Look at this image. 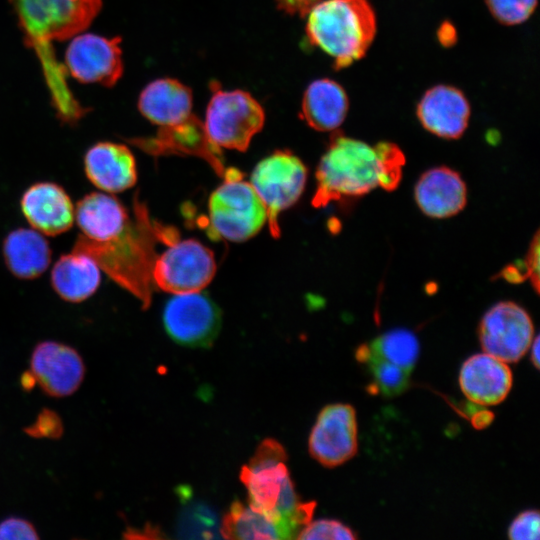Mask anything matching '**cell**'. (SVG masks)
<instances>
[{
	"label": "cell",
	"mask_w": 540,
	"mask_h": 540,
	"mask_svg": "<svg viewBox=\"0 0 540 540\" xmlns=\"http://www.w3.org/2000/svg\"><path fill=\"white\" fill-rule=\"evenodd\" d=\"M26 432L36 438L56 439L61 437L63 425L58 414L44 409L38 414L33 424L26 429Z\"/></svg>",
	"instance_id": "cell-33"
},
{
	"label": "cell",
	"mask_w": 540,
	"mask_h": 540,
	"mask_svg": "<svg viewBox=\"0 0 540 540\" xmlns=\"http://www.w3.org/2000/svg\"><path fill=\"white\" fill-rule=\"evenodd\" d=\"M128 142L152 156L184 154L200 157L221 177L226 171L221 148L210 141L204 123L194 114L181 123L159 127L154 137L132 138Z\"/></svg>",
	"instance_id": "cell-14"
},
{
	"label": "cell",
	"mask_w": 540,
	"mask_h": 540,
	"mask_svg": "<svg viewBox=\"0 0 540 540\" xmlns=\"http://www.w3.org/2000/svg\"><path fill=\"white\" fill-rule=\"evenodd\" d=\"M540 515L538 510H526L518 514L508 528L511 540H538Z\"/></svg>",
	"instance_id": "cell-32"
},
{
	"label": "cell",
	"mask_w": 540,
	"mask_h": 540,
	"mask_svg": "<svg viewBox=\"0 0 540 540\" xmlns=\"http://www.w3.org/2000/svg\"><path fill=\"white\" fill-rule=\"evenodd\" d=\"M307 15L309 43L327 53L335 69L361 59L376 34V16L368 0H321Z\"/></svg>",
	"instance_id": "cell-5"
},
{
	"label": "cell",
	"mask_w": 540,
	"mask_h": 540,
	"mask_svg": "<svg viewBox=\"0 0 540 540\" xmlns=\"http://www.w3.org/2000/svg\"><path fill=\"white\" fill-rule=\"evenodd\" d=\"M470 111L469 102L462 91L441 84L424 93L416 114L428 132L445 139H458L468 126Z\"/></svg>",
	"instance_id": "cell-17"
},
{
	"label": "cell",
	"mask_w": 540,
	"mask_h": 540,
	"mask_svg": "<svg viewBox=\"0 0 540 540\" xmlns=\"http://www.w3.org/2000/svg\"><path fill=\"white\" fill-rule=\"evenodd\" d=\"M302 540H354L357 534L342 522L334 519H319L308 522L298 533Z\"/></svg>",
	"instance_id": "cell-31"
},
{
	"label": "cell",
	"mask_w": 540,
	"mask_h": 540,
	"mask_svg": "<svg viewBox=\"0 0 540 540\" xmlns=\"http://www.w3.org/2000/svg\"><path fill=\"white\" fill-rule=\"evenodd\" d=\"M178 532L182 537L219 538L220 527L213 511L198 503L185 507Z\"/></svg>",
	"instance_id": "cell-29"
},
{
	"label": "cell",
	"mask_w": 540,
	"mask_h": 540,
	"mask_svg": "<svg viewBox=\"0 0 540 540\" xmlns=\"http://www.w3.org/2000/svg\"><path fill=\"white\" fill-rule=\"evenodd\" d=\"M0 539L35 540L39 539L37 530L31 522L19 517H8L0 522Z\"/></svg>",
	"instance_id": "cell-34"
},
{
	"label": "cell",
	"mask_w": 540,
	"mask_h": 540,
	"mask_svg": "<svg viewBox=\"0 0 540 540\" xmlns=\"http://www.w3.org/2000/svg\"><path fill=\"white\" fill-rule=\"evenodd\" d=\"M306 180L307 168L290 151H275L255 166L250 183L266 207L270 233L274 238L280 236L279 214L297 202Z\"/></svg>",
	"instance_id": "cell-8"
},
{
	"label": "cell",
	"mask_w": 540,
	"mask_h": 540,
	"mask_svg": "<svg viewBox=\"0 0 540 540\" xmlns=\"http://www.w3.org/2000/svg\"><path fill=\"white\" fill-rule=\"evenodd\" d=\"M366 345L374 356L409 372H412L420 351L416 335L404 328L387 331Z\"/></svg>",
	"instance_id": "cell-27"
},
{
	"label": "cell",
	"mask_w": 540,
	"mask_h": 540,
	"mask_svg": "<svg viewBox=\"0 0 540 540\" xmlns=\"http://www.w3.org/2000/svg\"><path fill=\"white\" fill-rule=\"evenodd\" d=\"M165 331L176 343L188 347L212 346L221 327V311L205 293L175 294L163 310Z\"/></svg>",
	"instance_id": "cell-11"
},
{
	"label": "cell",
	"mask_w": 540,
	"mask_h": 540,
	"mask_svg": "<svg viewBox=\"0 0 540 540\" xmlns=\"http://www.w3.org/2000/svg\"><path fill=\"white\" fill-rule=\"evenodd\" d=\"M287 453L278 441L264 439L240 471L248 505L273 521L283 539L296 538L311 521L316 502H302L285 464Z\"/></svg>",
	"instance_id": "cell-4"
},
{
	"label": "cell",
	"mask_w": 540,
	"mask_h": 540,
	"mask_svg": "<svg viewBox=\"0 0 540 540\" xmlns=\"http://www.w3.org/2000/svg\"><path fill=\"white\" fill-rule=\"evenodd\" d=\"M405 156L391 142L372 146L340 132L334 133L316 169V208L332 201L363 196L375 188L395 189L402 176Z\"/></svg>",
	"instance_id": "cell-1"
},
{
	"label": "cell",
	"mask_w": 540,
	"mask_h": 540,
	"mask_svg": "<svg viewBox=\"0 0 540 540\" xmlns=\"http://www.w3.org/2000/svg\"><path fill=\"white\" fill-rule=\"evenodd\" d=\"M531 347V361L536 369H539V362H540V346H539V336H536L533 338V341L530 345Z\"/></svg>",
	"instance_id": "cell-37"
},
{
	"label": "cell",
	"mask_w": 540,
	"mask_h": 540,
	"mask_svg": "<svg viewBox=\"0 0 540 540\" xmlns=\"http://www.w3.org/2000/svg\"><path fill=\"white\" fill-rule=\"evenodd\" d=\"M213 252L195 239L175 240L157 256L152 280L159 289L173 294L202 291L213 279Z\"/></svg>",
	"instance_id": "cell-9"
},
{
	"label": "cell",
	"mask_w": 540,
	"mask_h": 540,
	"mask_svg": "<svg viewBox=\"0 0 540 540\" xmlns=\"http://www.w3.org/2000/svg\"><path fill=\"white\" fill-rule=\"evenodd\" d=\"M101 272L88 255L73 251L63 254L51 271V285L64 301L80 303L90 298L99 288Z\"/></svg>",
	"instance_id": "cell-24"
},
{
	"label": "cell",
	"mask_w": 540,
	"mask_h": 540,
	"mask_svg": "<svg viewBox=\"0 0 540 540\" xmlns=\"http://www.w3.org/2000/svg\"><path fill=\"white\" fill-rule=\"evenodd\" d=\"M223 178L208 201L209 233L213 238L246 241L265 224L266 207L241 171L228 168Z\"/></svg>",
	"instance_id": "cell-6"
},
{
	"label": "cell",
	"mask_w": 540,
	"mask_h": 540,
	"mask_svg": "<svg viewBox=\"0 0 540 540\" xmlns=\"http://www.w3.org/2000/svg\"><path fill=\"white\" fill-rule=\"evenodd\" d=\"M526 276L530 278L535 291H539V233L536 232L529 247L526 261Z\"/></svg>",
	"instance_id": "cell-35"
},
{
	"label": "cell",
	"mask_w": 540,
	"mask_h": 540,
	"mask_svg": "<svg viewBox=\"0 0 540 540\" xmlns=\"http://www.w3.org/2000/svg\"><path fill=\"white\" fill-rule=\"evenodd\" d=\"M20 207L28 223L48 236L68 231L75 218L69 194L54 182L43 181L29 186L21 196Z\"/></svg>",
	"instance_id": "cell-16"
},
{
	"label": "cell",
	"mask_w": 540,
	"mask_h": 540,
	"mask_svg": "<svg viewBox=\"0 0 540 540\" xmlns=\"http://www.w3.org/2000/svg\"><path fill=\"white\" fill-rule=\"evenodd\" d=\"M120 37L96 34L74 37L66 49L65 64L70 75L81 83L114 86L123 74Z\"/></svg>",
	"instance_id": "cell-13"
},
{
	"label": "cell",
	"mask_w": 540,
	"mask_h": 540,
	"mask_svg": "<svg viewBox=\"0 0 540 540\" xmlns=\"http://www.w3.org/2000/svg\"><path fill=\"white\" fill-rule=\"evenodd\" d=\"M176 232L174 228L153 221L145 204L135 196L133 218L118 236L97 242L79 235L72 250L91 257L100 270L147 309L152 301L156 242L168 243Z\"/></svg>",
	"instance_id": "cell-3"
},
{
	"label": "cell",
	"mask_w": 540,
	"mask_h": 540,
	"mask_svg": "<svg viewBox=\"0 0 540 540\" xmlns=\"http://www.w3.org/2000/svg\"><path fill=\"white\" fill-rule=\"evenodd\" d=\"M84 171L95 187L107 193L123 192L137 181L136 161L130 149L110 141L97 142L86 151Z\"/></svg>",
	"instance_id": "cell-18"
},
{
	"label": "cell",
	"mask_w": 540,
	"mask_h": 540,
	"mask_svg": "<svg viewBox=\"0 0 540 540\" xmlns=\"http://www.w3.org/2000/svg\"><path fill=\"white\" fill-rule=\"evenodd\" d=\"M30 373L35 383L49 396L66 397L81 385L85 365L71 346L56 341L38 343L30 358Z\"/></svg>",
	"instance_id": "cell-15"
},
{
	"label": "cell",
	"mask_w": 540,
	"mask_h": 540,
	"mask_svg": "<svg viewBox=\"0 0 540 540\" xmlns=\"http://www.w3.org/2000/svg\"><path fill=\"white\" fill-rule=\"evenodd\" d=\"M24 33L42 63L53 103L61 120L76 117L82 107L73 98L50 43L76 36L99 13L101 0H10Z\"/></svg>",
	"instance_id": "cell-2"
},
{
	"label": "cell",
	"mask_w": 540,
	"mask_h": 540,
	"mask_svg": "<svg viewBox=\"0 0 540 540\" xmlns=\"http://www.w3.org/2000/svg\"><path fill=\"white\" fill-rule=\"evenodd\" d=\"M356 359L367 366L372 375V387L384 396L401 394L408 387L411 372L374 356L366 344L358 347Z\"/></svg>",
	"instance_id": "cell-28"
},
{
	"label": "cell",
	"mask_w": 540,
	"mask_h": 540,
	"mask_svg": "<svg viewBox=\"0 0 540 540\" xmlns=\"http://www.w3.org/2000/svg\"><path fill=\"white\" fill-rule=\"evenodd\" d=\"M192 100L189 87L175 79L161 78L142 90L138 109L151 123L166 127L181 123L193 114Z\"/></svg>",
	"instance_id": "cell-21"
},
{
	"label": "cell",
	"mask_w": 540,
	"mask_h": 540,
	"mask_svg": "<svg viewBox=\"0 0 540 540\" xmlns=\"http://www.w3.org/2000/svg\"><path fill=\"white\" fill-rule=\"evenodd\" d=\"M220 534L226 539H283L279 527L262 513L239 500L231 503L223 516Z\"/></svg>",
	"instance_id": "cell-26"
},
{
	"label": "cell",
	"mask_w": 540,
	"mask_h": 540,
	"mask_svg": "<svg viewBox=\"0 0 540 540\" xmlns=\"http://www.w3.org/2000/svg\"><path fill=\"white\" fill-rule=\"evenodd\" d=\"M2 251L6 267L19 279L37 278L51 263L50 245L35 229L17 228L10 231L3 241Z\"/></svg>",
	"instance_id": "cell-23"
},
{
	"label": "cell",
	"mask_w": 540,
	"mask_h": 540,
	"mask_svg": "<svg viewBox=\"0 0 540 540\" xmlns=\"http://www.w3.org/2000/svg\"><path fill=\"white\" fill-rule=\"evenodd\" d=\"M478 336L483 352L506 363H515L529 350L534 325L523 307L512 301H501L482 317Z\"/></svg>",
	"instance_id": "cell-10"
},
{
	"label": "cell",
	"mask_w": 540,
	"mask_h": 540,
	"mask_svg": "<svg viewBox=\"0 0 540 540\" xmlns=\"http://www.w3.org/2000/svg\"><path fill=\"white\" fill-rule=\"evenodd\" d=\"M75 218L83 236L105 242L118 236L131 217L115 196L107 192H91L78 201Z\"/></svg>",
	"instance_id": "cell-22"
},
{
	"label": "cell",
	"mask_w": 540,
	"mask_h": 540,
	"mask_svg": "<svg viewBox=\"0 0 540 540\" xmlns=\"http://www.w3.org/2000/svg\"><path fill=\"white\" fill-rule=\"evenodd\" d=\"M309 453L321 465L334 468L358 449L356 412L350 404H329L319 412L308 440Z\"/></svg>",
	"instance_id": "cell-12"
},
{
	"label": "cell",
	"mask_w": 540,
	"mask_h": 540,
	"mask_svg": "<svg viewBox=\"0 0 540 540\" xmlns=\"http://www.w3.org/2000/svg\"><path fill=\"white\" fill-rule=\"evenodd\" d=\"M349 101L343 87L323 78L309 84L302 100L301 118L315 130H336L345 120Z\"/></svg>",
	"instance_id": "cell-25"
},
{
	"label": "cell",
	"mask_w": 540,
	"mask_h": 540,
	"mask_svg": "<svg viewBox=\"0 0 540 540\" xmlns=\"http://www.w3.org/2000/svg\"><path fill=\"white\" fill-rule=\"evenodd\" d=\"M279 10L290 14H298L302 17L307 15L308 11L321 0H275Z\"/></svg>",
	"instance_id": "cell-36"
},
{
	"label": "cell",
	"mask_w": 540,
	"mask_h": 540,
	"mask_svg": "<svg viewBox=\"0 0 540 540\" xmlns=\"http://www.w3.org/2000/svg\"><path fill=\"white\" fill-rule=\"evenodd\" d=\"M414 196L425 215L443 219L463 210L467 202V189L455 170L439 166L420 176L415 185Z\"/></svg>",
	"instance_id": "cell-20"
},
{
	"label": "cell",
	"mask_w": 540,
	"mask_h": 540,
	"mask_svg": "<svg viewBox=\"0 0 540 540\" xmlns=\"http://www.w3.org/2000/svg\"><path fill=\"white\" fill-rule=\"evenodd\" d=\"M204 127L208 138L219 148L246 151L252 137L265 122L262 106L248 92L225 91L212 82Z\"/></svg>",
	"instance_id": "cell-7"
},
{
	"label": "cell",
	"mask_w": 540,
	"mask_h": 540,
	"mask_svg": "<svg viewBox=\"0 0 540 540\" xmlns=\"http://www.w3.org/2000/svg\"><path fill=\"white\" fill-rule=\"evenodd\" d=\"M492 16L504 25L525 22L533 14L538 0H485Z\"/></svg>",
	"instance_id": "cell-30"
},
{
	"label": "cell",
	"mask_w": 540,
	"mask_h": 540,
	"mask_svg": "<svg viewBox=\"0 0 540 540\" xmlns=\"http://www.w3.org/2000/svg\"><path fill=\"white\" fill-rule=\"evenodd\" d=\"M513 375L506 362L485 352L472 355L462 364L459 385L473 403L496 405L511 390Z\"/></svg>",
	"instance_id": "cell-19"
}]
</instances>
